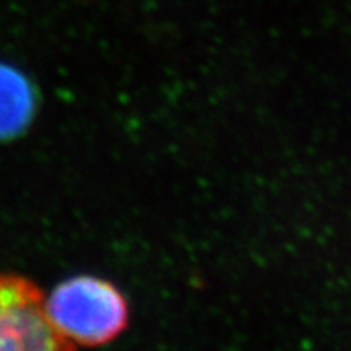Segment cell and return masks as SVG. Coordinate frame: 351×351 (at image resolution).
<instances>
[{"label":"cell","instance_id":"obj_1","mask_svg":"<svg viewBox=\"0 0 351 351\" xmlns=\"http://www.w3.org/2000/svg\"><path fill=\"white\" fill-rule=\"evenodd\" d=\"M46 314L72 350L106 345L129 324V306L119 288L90 275L72 276L57 285L46 298Z\"/></svg>","mask_w":351,"mask_h":351},{"label":"cell","instance_id":"obj_2","mask_svg":"<svg viewBox=\"0 0 351 351\" xmlns=\"http://www.w3.org/2000/svg\"><path fill=\"white\" fill-rule=\"evenodd\" d=\"M72 350L52 328L46 296L23 275L0 271V351Z\"/></svg>","mask_w":351,"mask_h":351},{"label":"cell","instance_id":"obj_3","mask_svg":"<svg viewBox=\"0 0 351 351\" xmlns=\"http://www.w3.org/2000/svg\"><path fill=\"white\" fill-rule=\"evenodd\" d=\"M33 108V91L25 77L0 65V138L20 134L32 119Z\"/></svg>","mask_w":351,"mask_h":351}]
</instances>
